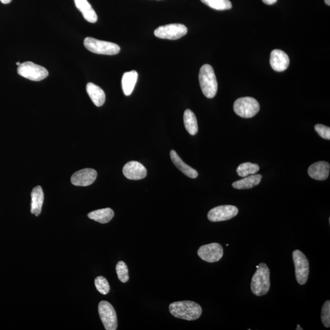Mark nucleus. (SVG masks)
<instances>
[{"instance_id": "nucleus-1", "label": "nucleus", "mask_w": 330, "mask_h": 330, "mask_svg": "<svg viewBox=\"0 0 330 330\" xmlns=\"http://www.w3.org/2000/svg\"><path fill=\"white\" fill-rule=\"evenodd\" d=\"M169 309L174 317L189 321L197 320L203 312L200 304L192 301L174 302L170 304Z\"/></svg>"}, {"instance_id": "nucleus-2", "label": "nucleus", "mask_w": 330, "mask_h": 330, "mask_svg": "<svg viewBox=\"0 0 330 330\" xmlns=\"http://www.w3.org/2000/svg\"><path fill=\"white\" fill-rule=\"evenodd\" d=\"M270 287L269 268L264 263H261L251 279V291L257 296L265 295L269 291Z\"/></svg>"}, {"instance_id": "nucleus-3", "label": "nucleus", "mask_w": 330, "mask_h": 330, "mask_svg": "<svg viewBox=\"0 0 330 330\" xmlns=\"http://www.w3.org/2000/svg\"><path fill=\"white\" fill-rule=\"evenodd\" d=\"M199 80L201 90L206 97L212 99L216 96L218 83L213 68L209 64H204L200 69Z\"/></svg>"}, {"instance_id": "nucleus-4", "label": "nucleus", "mask_w": 330, "mask_h": 330, "mask_svg": "<svg viewBox=\"0 0 330 330\" xmlns=\"http://www.w3.org/2000/svg\"><path fill=\"white\" fill-rule=\"evenodd\" d=\"M84 46L89 51L100 55H117L121 50L120 47L116 44L98 40L91 37L85 39Z\"/></svg>"}, {"instance_id": "nucleus-5", "label": "nucleus", "mask_w": 330, "mask_h": 330, "mask_svg": "<svg viewBox=\"0 0 330 330\" xmlns=\"http://www.w3.org/2000/svg\"><path fill=\"white\" fill-rule=\"evenodd\" d=\"M260 110V105L258 102L254 98L245 97L239 98L235 101L234 104V111L237 115L250 118L256 115Z\"/></svg>"}, {"instance_id": "nucleus-6", "label": "nucleus", "mask_w": 330, "mask_h": 330, "mask_svg": "<svg viewBox=\"0 0 330 330\" xmlns=\"http://www.w3.org/2000/svg\"><path fill=\"white\" fill-rule=\"evenodd\" d=\"M18 72L21 76L35 82L43 80L49 75V72L46 68L31 61L20 64Z\"/></svg>"}, {"instance_id": "nucleus-7", "label": "nucleus", "mask_w": 330, "mask_h": 330, "mask_svg": "<svg viewBox=\"0 0 330 330\" xmlns=\"http://www.w3.org/2000/svg\"><path fill=\"white\" fill-rule=\"evenodd\" d=\"M292 257L295 265L296 281L299 284H305L308 279L309 273L308 260L306 256L298 250L293 251Z\"/></svg>"}, {"instance_id": "nucleus-8", "label": "nucleus", "mask_w": 330, "mask_h": 330, "mask_svg": "<svg viewBox=\"0 0 330 330\" xmlns=\"http://www.w3.org/2000/svg\"><path fill=\"white\" fill-rule=\"evenodd\" d=\"M188 32L184 25L174 24L159 27L154 31L156 37L161 39L176 40L183 37Z\"/></svg>"}, {"instance_id": "nucleus-9", "label": "nucleus", "mask_w": 330, "mask_h": 330, "mask_svg": "<svg viewBox=\"0 0 330 330\" xmlns=\"http://www.w3.org/2000/svg\"><path fill=\"white\" fill-rule=\"evenodd\" d=\"M99 314L103 326L107 330H116L117 328V315L113 306L106 301L99 304Z\"/></svg>"}, {"instance_id": "nucleus-10", "label": "nucleus", "mask_w": 330, "mask_h": 330, "mask_svg": "<svg viewBox=\"0 0 330 330\" xmlns=\"http://www.w3.org/2000/svg\"><path fill=\"white\" fill-rule=\"evenodd\" d=\"M239 213V209L231 205L220 206L209 212L208 219L212 222H223L233 219Z\"/></svg>"}, {"instance_id": "nucleus-11", "label": "nucleus", "mask_w": 330, "mask_h": 330, "mask_svg": "<svg viewBox=\"0 0 330 330\" xmlns=\"http://www.w3.org/2000/svg\"><path fill=\"white\" fill-rule=\"evenodd\" d=\"M198 256L203 261L213 263L219 261L223 256L222 246L217 243L202 246L198 251Z\"/></svg>"}, {"instance_id": "nucleus-12", "label": "nucleus", "mask_w": 330, "mask_h": 330, "mask_svg": "<svg viewBox=\"0 0 330 330\" xmlns=\"http://www.w3.org/2000/svg\"><path fill=\"white\" fill-rule=\"evenodd\" d=\"M97 176V173L96 170L90 169L81 170L72 175L71 183L75 186H89L94 183Z\"/></svg>"}, {"instance_id": "nucleus-13", "label": "nucleus", "mask_w": 330, "mask_h": 330, "mask_svg": "<svg viewBox=\"0 0 330 330\" xmlns=\"http://www.w3.org/2000/svg\"><path fill=\"white\" fill-rule=\"evenodd\" d=\"M122 172L125 177L130 180H141L147 176L146 168L136 161H131L125 164Z\"/></svg>"}, {"instance_id": "nucleus-14", "label": "nucleus", "mask_w": 330, "mask_h": 330, "mask_svg": "<svg viewBox=\"0 0 330 330\" xmlns=\"http://www.w3.org/2000/svg\"><path fill=\"white\" fill-rule=\"evenodd\" d=\"M270 63L274 71L282 72L286 71L289 67L290 60L284 52L281 50H274L271 53Z\"/></svg>"}, {"instance_id": "nucleus-15", "label": "nucleus", "mask_w": 330, "mask_h": 330, "mask_svg": "<svg viewBox=\"0 0 330 330\" xmlns=\"http://www.w3.org/2000/svg\"><path fill=\"white\" fill-rule=\"evenodd\" d=\"M330 165L328 162L318 161L309 167L307 173L315 180L325 181L328 178Z\"/></svg>"}, {"instance_id": "nucleus-16", "label": "nucleus", "mask_w": 330, "mask_h": 330, "mask_svg": "<svg viewBox=\"0 0 330 330\" xmlns=\"http://www.w3.org/2000/svg\"><path fill=\"white\" fill-rule=\"evenodd\" d=\"M170 156L171 158H172L173 163H174L175 166L177 167L182 173H183L185 175H186L187 177L192 179H195L198 177V173L197 171L192 169V167H190L186 163H185L175 150H172L171 151Z\"/></svg>"}, {"instance_id": "nucleus-17", "label": "nucleus", "mask_w": 330, "mask_h": 330, "mask_svg": "<svg viewBox=\"0 0 330 330\" xmlns=\"http://www.w3.org/2000/svg\"><path fill=\"white\" fill-rule=\"evenodd\" d=\"M75 5L78 10L82 13L83 18L90 23H96L97 15L88 0H74Z\"/></svg>"}, {"instance_id": "nucleus-18", "label": "nucleus", "mask_w": 330, "mask_h": 330, "mask_svg": "<svg viewBox=\"0 0 330 330\" xmlns=\"http://www.w3.org/2000/svg\"><path fill=\"white\" fill-rule=\"evenodd\" d=\"M86 91L92 102L97 107H101L105 102V94L102 88L92 83L86 85Z\"/></svg>"}, {"instance_id": "nucleus-19", "label": "nucleus", "mask_w": 330, "mask_h": 330, "mask_svg": "<svg viewBox=\"0 0 330 330\" xmlns=\"http://www.w3.org/2000/svg\"><path fill=\"white\" fill-rule=\"evenodd\" d=\"M44 200L43 189L41 186L35 187L32 192V209L31 212L38 217L41 214Z\"/></svg>"}, {"instance_id": "nucleus-20", "label": "nucleus", "mask_w": 330, "mask_h": 330, "mask_svg": "<svg viewBox=\"0 0 330 330\" xmlns=\"http://www.w3.org/2000/svg\"><path fill=\"white\" fill-rule=\"evenodd\" d=\"M138 79V73L135 71L125 72L122 78V88L125 96H130L133 91Z\"/></svg>"}, {"instance_id": "nucleus-21", "label": "nucleus", "mask_w": 330, "mask_h": 330, "mask_svg": "<svg viewBox=\"0 0 330 330\" xmlns=\"http://www.w3.org/2000/svg\"><path fill=\"white\" fill-rule=\"evenodd\" d=\"M262 178V176L261 175L248 176L242 180L235 182L233 184V186L234 189L239 190L252 189L258 186L261 183Z\"/></svg>"}, {"instance_id": "nucleus-22", "label": "nucleus", "mask_w": 330, "mask_h": 330, "mask_svg": "<svg viewBox=\"0 0 330 330\" xmlns=\"http://www.w3.org/2000/svg\"><path fill=\"white\" fill-rule=\"evenodd\" d=\"M114 213L110 208L96 210L88 215L89 219L102 224L110 222L113 219Z\"/></svg>"}, {"instance_id": "nucleus-23", "label": "nucleus", "mask_w": 330, "mask_h": 330, "mask_svg": "<svg viewBox=\"0 0 330 330\" xmlns=\"http://www.w3.org/2000/svg\"><path fill=\"white\" fill-rule=\"evenodd\" d=\"M184 122L185 127L191 135H195L198 131L197 117L194 112L190 110H186L184 114Z\"/></svg>"}, {"instance_id": "nucleus-24", "label": "nucleus", "mask_w": 330, "mask_h": 330, "mask_svg": "<svg viewBox=\"0 0 330 330\" xmlns=\"http://www.w3.org/2000/svg\"><path fill=\"white\" fill-rule=\"evenodd\" d=\"M259 169L258 164L247 162L239 165L237 169V173L240 177L245 178L248 176L255 175L259 172Z\"/></svg>"}, {"instance_id": "nucleus-25", "label": "nucleus", "mask_w": 330, "mask_h": 330, "mask_svg": "<svg viewBox=\"0 0 330 330\" xmlns=\"http://www.w3.org/2000/svg\"><path fill=\"white\" fill-rule=\"evenodd\" d=\"M201 1L215 10H228L231 9L232 8V4L229 0H201Z\"/></svg>"}, {"instance_id": "nucleus-26", "label": "nucleus", "mask_w": 330, "mask_h": 330, "mask_svg": "<svg viewBox=\"0 0 330 330\" xmlns=\"http://www.w3.org/2000/svg\"><path fill=\"white\" fill-rule=\"evenodd\" d=\"M117 277L123 283H125L129 279L127 265L124 262L119 261L116 267Z\"/></svg>"}, {"instance_id": "nucleus-27", "label": "nucleus", "mask_w": 330, "mask_h": 330, "mask_svg": "<svg viewBox=\"0 0 330 330\" xmlns=\"http://www.w3.org/2000/svg\"><path fill=\"white\" fill-rule=\"evenodd\" d=\"M95 286L100 293L103 295H107L110 290V285L107 279L102 276H98L95 279Z\"/></svg>"}, {"instance_id": "nucleus-28", "label": "nucleus", "mask_w": 330, "mask_h": 330, "mask_svg": "<svg viewBox=\"0 0 330 330\" xmlns=\"http://www.w3.org/2000/svg\"><path fill=\"white\" fill-rule=\"evenodd\" d=\"M321 319L326 328L330 326V301L327 300L324 303L321 308Z\"/></svg>"}, {"instance_id": "nucleus-29", "label": "nucleus", "mask_w": 330, "mask_h": 330, "mask_svg": "<svg viewBox=\"0 0 330 330\" xmlns=\"http://www.w3.org/2000/svg\"><path fill=\"white\" fill-rule=\"evenodd\" d=\"M315 130L321 138L325 139H330V128L322 124L315 125Z\"/></svg>"}, {"instance_id": "nucleus-30", "label": "nucleus", "mask_w": 330, "mask_h": 330, "mask_svg": "<svg viewBox=\"0 0 330 330\" xmlns=\"http://www.w3.org/2000/svg\"><path fill=\"white\" fill-rule=\"evenodd\" d=\"M262 2H264L265 4L272 5L276 4L277 0H262Z\"/></svg>"}, {"instance_id": "nucleus-31", "label": "nucleus", "mask_w": 330, "mask_h": 330, "mask_svg": "<svg viewBox=\"0 0 330 330\" xmlns=\"http://www.w3.org/2000/svg\"><path fill=\"white\" fill-rule=\"evenodd\" d=\"M12 1V0H0V2L2 3L3 4H8Z\"/></svg>"}, {"instance_id": "nucleus-32", "label": "nucleus", "mask_w": 330, "mask_h": 330, "mask_svg": "<svg viewBox=\"0 0 330 330\" xmlns=\"http://www.w3.org/2000/svg\"><path fill=\"white\" fill-rule=\"evenodd\" d=\"M325 2L327 5H330V0H325Z\"/></svg>"}, {"instance_id": "nucleus-33", "label": "nucleus", "mask_w": 330, "mask_h": 330, "mask_svg": "<svg viewBox=\"0 0 330 330\" xmlns=\"http://www.w3.org/2000/svg\"><path fill=\"white\" fill-rule=\"evenodd\" d=\"M296 329H297V330H298V329L303 330V328H301L300 325H297V328H296Z\"/></svg>"}, {"instance_id": "nucleus-34", "label": "nucleus", "mask_w": 330, "mask_h": 330, "mask_svg": "<svg viewBox=\"0 0 330 330\" xmlns=\"http://www.w3.org/2000/svg\"><path fill=\"white\" fill-rule=\"evenodd\" d=\"M16 64H17V65H18L19 66L20 65V64H21V63L18 62V63H16Z\"/></svg>"}, {"instance_id": "nucleus-35", "label": "nucleus", "mask_w": 330, "mask_h": 330, "mask_svg": "<svg viewBox=\"0 0 330 330\" xmlns=\"http://www.w3.org/2000/svg\"><path fill=\"white\" fill-rule=\"evenodd\" d=\"M229 244H226V247H228Z\"/></svg>"}]
</instances>
